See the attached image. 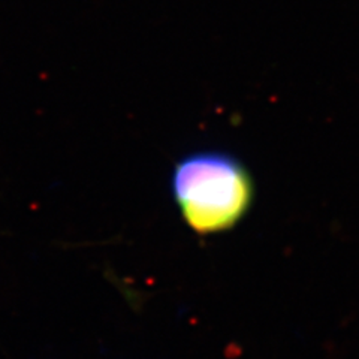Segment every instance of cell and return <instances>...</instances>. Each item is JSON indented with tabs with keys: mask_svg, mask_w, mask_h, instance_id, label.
I'll return each instance as SVG.
<instances>
[{
	"mask_svg": "<svg viewBox=\"0 0 359 359\" xmlns=\"http://www.w3.org/2000/svg\"><path fill=\"white\" fill-rule=\"evenodd\" d=\"M171 192L189 228L208 235L237 226L253 204L255 184L238 157L202 150L174 166Z\"/></svg>",
	"mask_w": 359,
	"mask_h": 359,
	"instance_id": "obj_1",
	"label": "cell"
}]
</instances>
